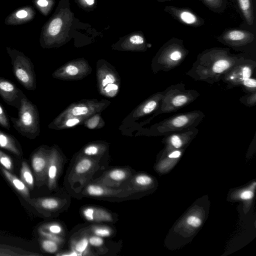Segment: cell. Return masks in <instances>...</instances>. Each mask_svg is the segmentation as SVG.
<instances>
[{
	"instance_id": "cell-11",
	"label": "cell",
	"mask_w": 256,
	"mask_h": 256,
	"mask_svg": "<svg viewBox=\"0 0 256 256\" xmlns=\"http://www.w3.org/2000/svg\"><path fill=\"white\" fill-rule=\"evenodd\" d=\"M133 175L132 168L128 166H116L108 168L101 176L93 178L90 182L104 186L119 188Z\"/></svg>"
},
{
	"instance_id": "cell-41",
	"label": "cell",
	"mask_w": 256,
	"mask_h": 256,
	"mask_svg": "<svg viewBox=\"0 0 256 256\" xmlns=\"http://www.w3.org/2000/svg\"><path fill=\"white\" fill-rule=\"evenodd\" d=\"M66 72L70 76H74L78 72V69L74 66H68L66 68Z\"/></svg>"
},
{
	"instance_id": "cell-15",
	"label": "cell",
	"mask_w": 256,
	"mask_h": 256,
	"mask_svg": "<svg viewBox=\"0 0 256 256\" xmlns=\"http://www.w3.org/2000/svg\"><path fill=\"white\" fill-rule=\"evenodd\" d=\"M254 35L248 31L242 30H230L218 38L221 42L233 47L246 46L254 39Z\"/></svg>"
},
{
	"instance_id": "cell-1",
	"label": "cell",
	"mask_w": 256,
	"mask_h": 256,
	"mask_svg": "<svg viewBox=\"0 0 256 256\" xmlns=\"http://www.w3.org/2000/svg\"><path fill=\"white\" fill-rule=\"evenodd\" d=\"M243 58L231 54L226 49L208 50L198 56L186 74L196 80L212 84L221 80L224 74Z\"/></svg>"
},
{
	"instance_id": "cell-26",
	"label": "cell",
	"mask_w": 256,
	"mask_h": 256,
	"mask_svg": "<svg viewBox=\"0 0 256 256\" xmlns=\"http://www.w3.org/2000/svg\"><path fill=\"white\" fill-rule=\"evenodd\" d=\"M240 8L247 23L252 25L254 23V16L251 0H238Z\"/></svg>"
},
{
	"instance_id": "cell-24",
	"label": "cell",
	"mask_w": 256,
	"mask_h": 256,
	"mask_svg": "<svg viewBox=\"0 0 256 256\" xmlns=\"http://www.w3.org/2000/svg\"><path fill=\"white\" fill-rule=\"evenodd\" d=\"M86 228V230L90 234H92L98 236L107 238H110L114 236L116 232L113 228L102 224H95Z\"/></svg>"
},
{
	"instance_id": "cell-12",
	"label": "cell",
	"mask_w": 256,
	"mask_h": 256,
	"mask_svg": "<svg viewBox=\"0 0 256 256\" xmlns=\"http://www.w3.org/2000/svg\"><path fill=\"white\" fill-rule=\"evenodd\" d=\"M80 214L85 220L94 224H114L118 215L108 210L96 206H85L80 208Z\"/></svg>"
},
{
	"instance_id": "cell-5",
	"label": "cell",
	"mask_w": 256,
	"mask_h": 256,
	"mask_svg": "<svg viewBox=\"0 0 256 256\" xmlns=\"http://www.w3.org/2000/svg\"><path fill=\"white\" fill-rule=\"evenodd\" d=\"M200 96L198 92L187 90L182 82L172 85L164 90L156 114L177 111L192 102Z\"/></svg>"
},
{
	"instance_id": "cell-4",
	"label": "cell",
	"mask_w": 256,
	"mask_h": 256,
	"mask_svg": "<svg viewBox=\"0 0 256 256\" xmlns=\"http://www.w3.org/2000/svg\"><path fill=\"white\" fill-rule=\"evenodd\" d=\"M18 118L10 117L13 127L22 136L34 139L40 132L39 115L36 106L25 96L22 100Z\"/></svg>"
},
{
	"instance_id": "cell-22",
	"label": "cell",
	"mask_w": 256,
	"mask_h": 256,
	"mask_svg": "<svg viewBox=\"0 0 256 256\" xmlns=\"http://www.w3.org/2000/svg\"><path fill=\"white\" fill-rule=\"evenodd\" d=\"M198 132L196 128H192L166 135V139L174 148H179L182 146L186 138L194 136Z\"/></svg>"
},
{
	"instance_id": "cell-47",
	"label": "cell",
	"mask_w": 256,
	"mask_h": 256,
	"mask_svg": "<svg viewBox=\"0 0 256 256\" xmlns=\"http://www.w3.org/2000/svg\"><path fill=\"white\" fill-rule=\"evenodd\" d=\"M159 2H165V1H168V0H157Z\"/></svg>"
},
{
	"instance_id": "cell-36",
	"label": "cell",
	"mask_w": 256,
	"mask_h": 256,
	"mask_svg": "<svg viewBox=\"0 0 256 256\" xmlns=\"http://www.w3.org/2000/svg\"><path fill=\"white\" fill-rule=\"evenodd\" d=\"M0 126L8 130L10 128L9 118L4 108L0 103Z\"/></svg>"
},
{
	"instance_id": "cell-43",
	"label": "cell",
	"mask_w": 256,
	"mask_h": 256,
	"mask_svg": "<svg viewBox=\"0 0 256 256\" xmlns=\"http://www.w3.org/2000/svg\"><path fill=\"white\" fill-rule=\"evenodd\" d=\"M253 195L252 192L248 190L243 192L240 195V198L244 200H248L252 198Z\"/></svg>"
},
{
	"instance_id": "cell-23",
	"label": "cell",
	"mask_w": 256,
	"mask_h": 256,
	"mask_svg": "<svg viewBox=\"0 0 256 256\" xmlns=\"http://www.w3.org/2000/svg\"><path fill=\"white\" fill-rule=\"evenodd\" d=\"M0 169L5 178L18 192L24 197L28 198L30 196L28 188L21 180L4 168L1 167Z\"/></svg>"
},
{
	"instance_id": "cell-18",
	"label": "cell",
	"mask_w": 256,
	"mask_h": 256,
	"mask_svg": "<svg viewBox=\"0 0 256 256\" xmlns=\"http://www.w3.org/2000/svg\"><path fill=\"white\" fill-rule=\"evenodd\" d=\"M36 13L30 6H24L17 8L8 15L4 20V24L8 26L22 24L33 20Z\"/></svg>"
},
{
	"instance_id": "cell-2",
	"label": "cell",
	"mask_w": 256,
	"mask_h": 256,
	"mask_svg": "<svg viewBox=\"0 0 256 256\" xmlns=\"http://www.w3.org/2000/svg\"><path fill=\"white\" fill-rule=\"evenodd\" d=\"M76 20L69 0H60L54 14L42 27L41 46L50 48L62 42L70 34Z\"/></svg>"
},
{
	"instance_id": "cell-29",
	"label": "cell",
	"mask_w": 256,
	"mask_h": 256,
	"mask_svg": "<svg viewBox=\"0 0 256 256\" xmlns=\"http://www.w3.org/2000/svg\"><path fill=\"white\" fill-rule=\"evenodd\" d=\"M60 244L58 242L46 238L41 242V246L44 250L49 254L57 252L60 249Z\"/></svg>"
},
{
	"instance_id": "cell-37",
	"label": "cell",
	"mask_w": 256,
	"mask_h": 256,
	"mask_svg": "<svg viewBox=\"0 0 256 256\" xmlns=\"http://www.w3.org/2000/svg\"><path fill=\"white\" fill-rule=\"evenodd\" d=\"M78 4L87 11L93 10L96 6V0H75Z\"/></svg>"
},
{
	"instance_id": "cell-25",
	"label": "cell",
	"mask_w": 256,
	"mask_h": 256,
	"mask_svg": "<svg viewBox=\"0 0 256 256\" xmlns=\"http://www.w3.org/2000/svg\"><path fill=\"white\" fill-rule=\"evenodd\" d=\"M123 44L124 46L143 48L146 44V40L142 32H135L126 36Z\"/></svg>"
},
{
	"instance_id": "cell-31",
	"label": "cell",
	"mask_w": 256,
	"mask_h": 256,
	"mask_svg": "<svg viewBox=\"0 0 256 256\" xmlns=\"http://www.w3.org/2000/svg\"><path fill=\"white\" fill-rule=\"evenodd\" d=\"M40 233L44 238L54 240L60 245L64 243L65 239L62 236L52 234L42 228L40 229Z\"/></svg>"
},
{
	"instance_id": "cell-21",
	"label": "cell",
	"mask_w": 256,
	"mask_h": 256,
	"mask_svg": "<svg viewBox=\"0 0 256 256\" xmlns=\"http://www.w3.org/2000/svg\"><path fill=\"white\" fill-rule=\"evenodd\" d=\"M0 148L4 149L17 156L22 154L20 144L12 135L0 130Z\"/></svg>"
},
{
	"instance_id": "cell-30",
	"label": "cell",
	"mask_w": 256,
	"mask_h": 256,
	"mask_svg": "<svg viewBox=\"0 0 256 256\" xmlns=\"http://www.w3.org/2000/svg\"><path fill=\"white\" fill-rule=\"evenodd\" d=\"M42 229L62 237L66 236L64 228L61 224L58 223L53 222L47 224L44 226Z\"/></svg>"
},
{
	"instance_id": "cell-19",
	"label": "cell",
	"mask_w": 256,
	"mask_h": 256,
	"mask_svg": "<svg viewBox=\"0 0 256 256\" xmlns=\"http://www.w3.org/2000/svg\"><path fill=\"white\" fill-rule=\"evenodd\" d=\"M66 198L47 197L37 199L36 204L46 211L52 212H62L66 210L70 204Z\"/></svg>"
},
{
	"instance_id": "cell-20",
	"label": "cell",
	"mask_w": 256,
	"mask_h": 256,
	"mask_svg": "<svg viewBox=\"0 0 256 256\" xmlns=\"http://www.w3.org/2000/svg\"><path fill=\"white\" fill-rule=\"evenodd\" d=\"M89 233L84 229L80 235L76 236L70 242V247L76 255H90V246L88 242Z\"/></svg>"
},
{
	"instance_id": "cell-10",
	"label": "cell",
	"mask_w": 256,
	"mask_h": 256,
	"mask_svg": "<svg viewBox=\"0 0 256 256\" xmlns=\"http://www.w3.org/2000/svg\"><path fill=\"white\" fill-rule=\"evenodd\" d=\"M256 68V62L243 58L228 70L221 80L230 88L240 86L245 80L252 76Z\"/></svg>"
},
{
	"instance_id": "cell-3",
	"label": "cell",
	"mask_w": 256,
	"mask_h": 256,
	"mask_svg": "<svg viewBox=\"0 0 256 256\" xmlns=\"http://www.w3.org/2000/svg\"><path fill=\"white\" fill-rule=\"evenodd\" d=\"M100 168V164L90 158L84 156L76 158L70 166L64 178V184L68 192L80 199L83 188Z\"/></svg>"
},
{
	"instance_id": "cell-8",
	"label": "cell",
	"mask_w": 256,
	"mask_h": 256,
	"mask_svg": "<svg viewBox=\"0 0 256 256\" xmlns=\"http://www.w3.org/2000/svg\"><path fill=\"white\" fill-rule=\"evenodd\" d=\"M188 52L180 40H170L165 44L157 54L156 70L168 72L173 70L183 62Z\"/></svg>"
},
{
	"instance_id": "cell-9",
	"label": "cell",
	"mask_w": 256,
	"mask_h": 256,
	"mask_svg": "<svg viewBox=\"0 0 256 256\" xmlns=\"http://www.w3.org/2000/svg\"><path fill=\"white\" fill-rule=\"evenodd\" d=\"M134 194L124 188H109L102 184L90 182L83 188L80 194V199L83 197L110 201H117L132 199Z\"/></svg>"
},
{
	"instance_id": "cell-35",
	"label": "cell",
	"mask_w": 256,
	"mask_h": 256,
	"mask_svg": "<svg viewBox=\"0 0 256 256\" xmlns=\"http://www.w3.org/2000/svg\"><path fill=\"white\" fill-rule=\"evenodd\" d=\"M243 90L250 92L256 91V80L254 78H250L245 80L240 84Z\"/></svg>"
},
{
	"instance_id": "cell-38",
	"label": "cell",
	"mask_w": 256,
	"mask_h": 256,
	"mask_svg": "<svg viewBox=\"0 0 256 256\" xmlns=\"http://www.w3.org/2000/svg\"><path fill=\"white\" fill-rule=\"evenodd\" d=\"M208 6L214 9L220 8L223 4L222 0H202Z\"/></svg>"
},
{
	"instance_id": "cell-13",
	"label": "cell",
	"mask_w": 256,
	"mask_h": 256,
	"mask_svg": "<svg viewBox=\"0 0 256 256\" xmlns=\"http://www.w3.org/2000/svg\"><path fill=\"white\" fill-rule=\"evenodd\" d=\"M65 162L56 150L52 148L49 150L46 182L50 190H54L57 188L58 182Z\"/></svg>"
},
{
	"instance_id": "cell-14",
	"label": "cell",
	"mask_w": 256,
	"mask_h": 256,
	"mask_svg": "<svg viewBox=\"0 0 256 256\" xmlns=\"http://www.w3.org/2000/svg\"><path fill=\"white\" fill-rule=\"evenodd\" d=\"M25 96L14 82L0 76V96L7 104L18 110Z\"/></svg>"
},
{
	"instance_id": "cell-7",
	"label": "cell",
	"mask_w": 256,
	"mask_h": 256,
	"mask_svg": "<svg viewBox=\"0 0 256 256\" xmlns=\"http://www.w3.org/2000/svg\"><path fill=\"white\" fill-rule=\"evenodd\" d=\"M6 50L11 60L15 78L26 90H34L36 88V77L30 59L15 48L6 46Z\"/></svg>"
},
{
	"instance_id": "cell-17",
	"label": "cell",
	"mask_w": 256,
	"mask_h": 256,
	"mask_svg": "<svg viewBox=\"0 0 256 256\" xmlns=\"http://www.w3.org/2000/svg\"><path fill=\"white\" fill-rule=\"evenodd\" d=\"M164 10L182 23L192 26H200L204 23V20L192 11L187 8L166 6Z\"/></svg>"
},
{
	"instance_id": "cell-27",
	"label": "cell",
	"mask_w": 256,
	"mask_h": 256,
	"mask_svg": "<svg viewBox=\"0 0 256 256\" xmlns=\"http://www.w3.org/2000/svg\"><path fill=\"white\" fill-rule=\"evenodd\" d=\"M20 178L26 186L32 190L34 185V178L29 166L25 161L22 163Z\"/></svg>"
},
{
	"instance_id": "cell-46",
	"label": "cell",
	"mask_w": 256,
	"mask_h": 256,
	"mask_svg": "<svg viewBox=\"0 0 256 256\" xmlns=\"http://www.w3.org/2000/svg\"><path fill=\"white\" fill-rule=\"evenodd\" d=\"M180 152L178 150H176L171 153L169 156L168 157L170 158H176L180 156Z\"/></svg>"
},
{
	"instance_id": "cell-28",
	"label": "cell",
	"mask_w": 256,
	"mask_h": 256,
	"mask_svg": "<svg viewBox=\"0 0 256 256\" xmlns=\"http://www.w3.org/2000/svg\"><path fill=\"white\" fill-rule=\"evenodd\" d=\"M32 2L42 14L48 16L54 6L55 0H33Z\"/></svg>"
},
{
	"instance_id": "cell-42",
	"label": "cell",
	"mask_w": 256,
	"mask_h": 256,
	"mask_svg": "<svg viewBox=\"0 0 256 256\" xmlns=\"http://www.w3.org/2000/svg\"><path fill=\"white\" fill-rule=\"evenodd\" d=\"M115 80L113 75L111 74H108L106 78L102 81V84L104 86L107 85L108 84H112L114 82Z\"/></svg>"
},
{
	"instance_id": "cell-40",
	"label": "cell",
	"mask_w": 256,
	"mask_h": 256,
	"mask_svg": "<svg viewBox=\"0 0 256 256\" xmlns=\"http://www.w3.org/2000/svg\"><path fill=\"white\" fill-rule=\"evenodd\" d=\"M188 223L194 227H198L201 224L200 218L194 216H190L188 217L187 220Z\"/></svg>"
},
{
	"instance_id": "cell-16",
	"label": "cell",
	"mask_w": 256,
	"mask_h": 256,
	"mask_svg": "<svg viewBox=\"0 0 256 256\" xmlns=\"http://www.w3.org/2000/svg\"><path fill=\"white\" fill-rule=\"evenodd\" d=\"M49 150L40 146L32 154L31 162L32 169L38 180L46 181Z\"/></svg>"
},
{
	"instance_id": "cell-39",
	"label": "cell",
	"mask_w": 256,
	"mask_h": 256,
	"mask_svg": "<svg viewBox=\"0 0 256 256\" xmlns=\"http://www.w3.org/2000/svg\"><path fill=\"white\" fill-rule=\"evenodd\" d=\"M88 108L85 106H76L72 110V113L74 116L85 114L88 112Z\"/></svg>"
},
{
	"instance_id": "cell-34",
	"label": "cell",
	"mask_w": 256,
	"mask_h": 256,
	"mask_svg": "<svg viewBox=\"0 0 256 256\" xmlns=\"http://www.w3.org/2000/svg\"><path fill=\"white\" fill-rule=\"evenodd\" d=\"M0 164L8 170H12L13 164L11 158L0 150Z\"/></svg>"
},
{
	"instance_id": "cell-32",
	"label": "cell",
	"mask_w": 256,
	"mask_h": 256,
	"mask_svg": "<svg viewBox=\"0 0 256 256\" xmlns=\"http://www.w3.org/2000/svg\"><path fill=\"white\" fill-rule=\"evenodd\" d=\"M88 242L90 247L100 248L104 245L105 240L103 238L89 233Z\"/></svg>"
},
{
	"instance_id": "cell-6",
	"label": "cell",
	"mask_w": 256,
	"mask_h": 256,
	"mask_svg": "<svg viewBox=\"0 0 256 256\" xmlns=\"http://www.w3.org/2000/svg\"><path fill=\"white\" fill-rule=\"evenodd\" d=\"M199 110L174 114L163 120L154 126L153 132L158 135L166 136L179 131L196 128L204 118Z\"/></svg>"
},
{
	"instance_id": "cell-44",
	"label": "cell",
	"mask_w": 256,
	"mask_h": 256,
	"mask_svg": "<svg viewBox=\"0 0 256 256\" xmlns=\"http://www.w3.org/2000/svg\"><path fill=\"white\" fill-rule=\"evenodd\" d=\"M80 120L78 118L69 119L66 122V125L68 127L75 126L79 122Z\"/></svg>"
},
{
	"instance_id": "cell-45",
	"label": "cell",
	"mask_w": 256,
	"mask_h": 256,
	"mask_svg": "<svg viewBox=\"0 0 256 256\" xmlns=\"http://www.w3.org/2000/svg\"><path fill=\"white\" fill-rule=\"evenodd\" d=\"M118 88V86L116 84H110L105 88V90L106 92H108L112 90H116Z\"/></svg>"
},
{
	"instance_id": "cell-33",
	"label": "cell",
	"mask_w": 256,
	"mask_h": 256,
	"mask_svg": "<svg viewBox=\"0 0 256 256\" xmlns=\"http://www.w3.org/2000/svg\"><path fill=\"white\" fill-rule=\"evenodd\" d=\"M240 102L247 106H253L256 104V91L248 94L240 99Z\"/></svg>"
}]
</instances>
